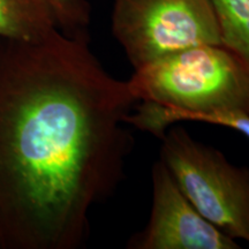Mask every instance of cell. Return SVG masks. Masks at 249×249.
I'll return each instance as SVG.
<instances>
[{
    "label": "cell",
    "instance_id": "cell-5",
    "mask_svg": "<svg viewBox=\"0 0 249 249\" xmlns=\"http://www.w3.org/2000/svg\"><path fill=\"white\" fill-rule=\"evenodd\" d=\"M152 205L149 222L127 242L129 249H239L234 239L208 222L157 160L151 170Z\"/></svg>",
    "mask_w": 249,
    "mask_h": 249
},
{
    "label": "cell",
    "instance_id": "cell-4",
    "mask_svg": "<svg viewBox=\"0 0 249 249\" xmlns=\"http://www.w3.org/2000/svg\"><path fill=\"white\" fill-rule=\"evenodd\" d=\"M111 30L134 70L194 46L222 44L211 0H114Z\"/></svg>",
    "mask_w": 249,
    "mask_h": 249
},
{
    "label": "cell",
    "instance_id": "cell-2",
    "mask_svg": "<svg viewBox=\"0 0 249 249\" xmlns=\"http://www.w3.org/2000/svg\"><path fill=\"white\" fill-rule=\"evenodd\" d=\"M138 102L186 112L249 113V70L223 44H203L134 70L127 81Z\"/></svg>",
    "mask_w": 249,
    "mask_h": 249
},
{
    "label": "cell",
    "instance_id": "cell-9",
    "mask_svg": "<svg viewBox=\"0 0 249 249\" xmlns=\"http://www.w3.org/2000/svg\"><path fill=\"white\" fill-rule=\"evenodd\" d=\"M53 7L58 28L74 35L88 33L91 7L88 0H50Z\"/></svg>",
    "mask_w": 249,
    "mask_h": 249
},
{
    "label": "cell",
    "instance_id": "cell-3",
    "mask_svg": "<svg viewBox=\"0 0 249 249\" xmlns=\"http://www.w3.org/2000/svg\"><path fill=\"white\" fill-rule=\"evenodd\" d=\"M160 140V158L196 210L232 239L249 244V169L232 164L178 124Z\"/></svg>",
    "mask_w": 249,
    "mask_h": 249
},
{
    "label": "cell",
    "instance_id": "cell-6",
    "mask_svg": "<svg viewBox=\"0 0 249 249\" xmlns=\"http://www.w3.org/2000/svg\"><path fill=\"white\" fill-rule=\"evenodd\" d=\"M195 121L236 130L249 139V113L244 111L220 110L213 112H186L141 102L126 117V124L160 139L173 124Z\"/></svg>",
    "mask_w": 249,
    "mask_h": 249
},
{
    "label": "cell",
    "instance_id": "cell-1",
    "mask_svg": "<svg viewBox=\"0 0 249 249\" xmlns=\"http://www.w3.org/2000/svg\"><path fill=\"white\" fill-rule=\"evenodd\" d=\"M136 102L88 33L0 38V249L85 246L92 208L124 180Z\"/></svg>",
    "mask_w": 249,
    "mask_h": 249
},
{
    "label": "cell",
    "instance_id": "cell-8",
    "mask_svg": "<svg viewBox=\"0 0 249 249\" xmlns=\"http://www.w3.org/2000/svg\"><path fill=\"white\" fill-rule=\"evenodd\" d=\"M219 24L222 44L249 70V0H211Z\"/></svg>",
    "mask_w": 249,
    "mask_h": 249
},
{
    "label": "cell",
    "instance_id": "cell-7",
    "mask_svg": "<svg viewBox=\"0 0 249 249\" xmlns=\"http://www.w3.org/2000/svg\"><path fill=\"white\" fill-rule=\"evenodd\" d=\"M57 28L50 0H0V38L33 42Z\"/></svg>",
    "mask_w": 249,
    "mask_h": 249
}]
</instances>
